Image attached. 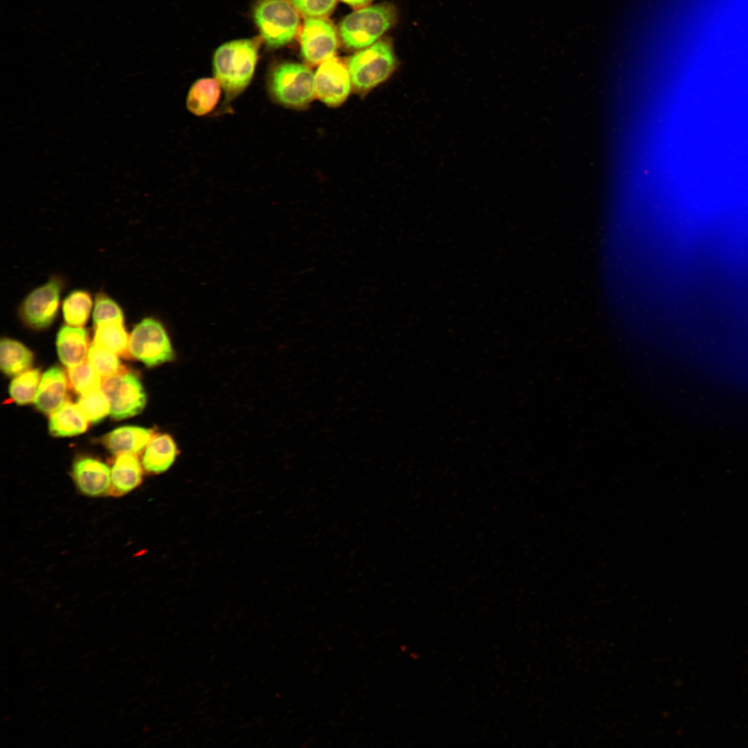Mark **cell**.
Returning a JSON list of instances; mask_svg holds the SVG:
<instances>
[{"mask_svg":"<svg viewBox=\"0 0 748 748\" xmlns=\"http://www.w3.org/2000/svg\"><path fill=\"white\" fill-rule=\"evenodd\" d=\"M72 474L82 493L97 497L109 492L111 470L100 461L89 457L79 458L73 463Z\"/></svg>","mask_w":748,"mask_h":748,"instance_id":"8fae6325","label":"cell"},{"mask_svg":"<svg viewBox=\"0 0 748 748\" xmlns=\"http://www.w3.org/2000/svg\"><path fill=\"white\" fill-rule=\"evenodd\" d=\"M141 480L142 467L136 454L118 455L111 470L108 493L114 497L123 495L137 487Z\"/></svg>","mask_w":748,"mask_h":748,"instance_id":"9a60e30c","label":"cell"},{"mask_svg":"<svg viewBox=\"0 0 748 748\" xmlns=\"http://www.w3.org/2000/svg\"><path fill=\"white\" fill-rule=\"evenodd\" d=\"M259 43L254 39H237L219 46L213 55L215 78L230 101L251 82L258 60Z\"/></svg>","mask_w":748,"mask_h":748,"instance_id":"6da1fadb","label":"cell"},{"mask_svg":"<svg viewBox=\"0 0 748 748\" xmlns=\"http://www.w3.org/2000/svg\"><path fill=\"white\" fill-rule=\"evenodd\" d=\"M221 87L216 78H202L197 80L191 85L187 95L188 110L197 116L211 113L219 103Z\"/></svg>","mask_w":748,"mask_h":748,"instance_id":"2e32d148","label":"cell"},{"mask_svg":"<svg viewBox=\"0 0 748 748\" xmlns=\"http://www.w3.org/2000/svg\"><path fill=\"white\" fill-rule=\"evenodd\" d=\"M92 299L84 290H75L64 299L62 312L65 322L71 326L82 327L87 321L92 308Z\"/></svg>","mask_w":748,"mask_h":748,"instance_id":"44dd1931","label":"cell"},{"mask_svg":"<svg viewBox=\"0 0 748 748\" xmlns=\"http://www.w3.org/2000/svg\"><path fill=\"white\" fill-rule=\"evenodd\" d=\"M87 360L103 379L127 369L121 365L117 355L93 344L89 346Z\"/></svg>","mask_w":748,"mask_h":748,"instance_id":"cb8c5ba5","label":"cell"},{"mask_svg":"<svg viewBox=\"0 0 748 748\" xmlns=\"http://www.w3.org/2000/svg\"><path fill=\"white\" fill-rule=\"evenodd\" d=\"M396 63L391 44L383 39L351 56L347 68L353 86L359 91H366L384 81Z\"/></svg>","mask_w":748,"mask_h":748,"instance_id":"3957f363","label":"cell"},{"mask_svg":"<svg viewBox=\"0 0 748 748\" xmlns=\"http://www.w3.org/2000/svg\"><path fill=\"white\" fill-rule=\"evenodd\" d=\"M129 337L123 320H112L95 326L92 344L117 355L130 358Z\"/></svg>","mask_w":748,"mask_h":748,"instance_id":"d6986e66","label":"cell"},{"mask_svg":"<svg viewBox=\"0 0 748 748\" xmlns=\"http://www.w3.org/2000/svg\"><path fill=\"white\" fill-rule=\"evenodd\" d=\"M66 374L69 386L80 395L101 389L103 378L87 359L69 367Z\"/></svg>","mask_w":748,"mask_h":748,"instance_id":"7402d4cb","label":"cell"},{"mask_svg":"<svg viewBox=\"0 0 748 748\" xmlns=\"http://www.w3.org/2000/svg\"><path fill=\"white\" fill-rule=\"evenodd\" d=\"M101 389L110 404V416L116 420L140 413L146 403V395L139 377L127 369L103 379Z\"/></svg>","mask_w":748,"mask_h":748,"instance_id":"52a82bcc","label":"cell"},{"mask_svg":"<svg viewBox=\"0 0 748 748\" xmlns=\"http://www.w3.org/2000/svg\"><path fill=\"white\" fill-rule=\"evenodd\" d=\"M314 83L316 95L330 106L341 105L353 85L347 65L336 57L321 63L314 75Z\"/></svg>","mask_w":748,"mask_h":748,"instance_id":"30bf717a","label":"cell"},{"mask_svg":"<svg viewBox=\"0 0 748 748\" xmlns=\"http://www.w3.org/2000/svg\"><path fill=\"white\" fill-rule=\"evenodd\" d=\"M77 404L92 423L102 420L110 411L109 401L102 389L80 395Z\"/></svg>","mask_w":748,"mask_h":748,"instance_id":"d4e9b609","label":"cell"},{"mask_svg":"<svg viewBox=\"0 0 748 748\" xmlns=\"http://www.w3.org/2000/svg\"><path fill=\"white\" fill-rule=\"evenodd\" d=\"M296 10L308 18H325L334 10L337 0H290Z\"/></svg>","mask_w":748,"mask_h":748,"instance_id":"4316f807","label":"cell"},{"mask_svg":"<svg viewBox=\"0 0 748 748\" xmlns=\"http://www.w3.org/2000/svg\"><path fill=\"white\" fill-rule=\"evenodd\" d=\"M88 419L76 404L66 401L51 414L49 431L56 437L73 436L84 432L88 427Z\"/></svg>","mask_w":748,"mask_h":748,"instance_id":"e0dca14e","label":"cell"},{"mask_svg":"<svg viewBox=\"0 0 748 748\" xmlns=\"http://www.w3.org/2000/svg\"><path fill=\"white\" fill-rule=\"evenodd\" d=\"M261 37L271 48H278L295 37L300 25L299 12L287 0H260L253 10Z\"/></svg>","mask_w":748,"mask_h":748,"instance_id":"277c9868","label":"cell"},{"mask_svg":"<svg viewBox=\"0 0 748 748\" xmlns=\"http://www.w3.org/2000/svg\"><path fill=\"white\" fill-rule=\"evenodd\" d=\"M336 30L326 18H308L301 33V52L308 62L316 64L332 57L338 44Z\"/></svg>","mask_w":748,"mask_h":748,"instance_id":"9c48e42d","label":"cell"},{"mask_svg":"<svg viewBox=\"0 0 748 748\" xmlns=\"http://www.w3.org/2000/svg\"><path fill=\"white\" fill-rule=\"evenodd\" d=\"M32 352L18 341L2 338L0 343V366L8 376L18 375L32 364Z\"/></svg>","mask_w":748,"mask_h":748,"instance_id":"ffe728a7","label":"cell"},{"mask_svg":"<svg viewBox=\"0 0 748 748\" xmlns=\"http://www.w3.org/2000/svg\"><path fill=\"white\" fill-rule=\"evenodd\" d=\"M56 347L60 359L68 367L79 365L87 359L89 338L82 327L62 326L57 332Z\"/></svg>","mask_w":748,"mask_h":748,"instance_id":"4fadbf2b","label":"cell"},{"mask_svg":"<svg viewBox=\"0 0 748 748\" xmlns=\"http://www.w3.org/2000/svg\"><path fill=\"white\" fill-rule=\"evenodd\" d=\"M355 9L366 7L373 0H341Z\"/></svg>","mask_w":748,"mask_h":748,"instance_id":"83f0119b","label":"cell"},{"mask_svg":"<svg viewBox=\"0 0 748 748\" xmlns=\"http://www.w3.org/2000/svg\"><path fill=\"white\" fill-rule=\"evenodd\" d=\"M177 454V446L170 436H153L145 447L142 465L148 472L161 473L170 467Z\"/></svg>","mask_w":748,"mask_h":748,"instance_id":"ac0fdd59","label":"cell"},{"mask_svg":"<svg viewBox=\"0 0 748 748\" xmlns=\"http://www.w3.org/2000/svg\"><path fill=\"white\" fill-rule=\"evenodd\" d=\"M67 376L57 366L48 368L42 376L34 399L36 408L46 414H51L66 401Z\"/></svg>","mask_w":748,"mask_h":748,"instance_id":"7c38bea8","label":"cell"},{"mask_svg":"<svg viewBox=\"0 0 748 748\" xmlns=\"http://www.w3.org/2000/svg\"><path fill=\"white\" fill-rule=\"evenodd\" d=\"M395 8L388 3L366 6L349 14L339 25V36L348 48L368 47L397 21Z\"/></svg>","mask_w":748,"mask_h":748,"instance_id":"7a4b0ae2","label":"cell"},{"mask_svg":"<svg viewBox=\"0 0 748 748\" xmlns=\"http://www.w3.org/2000/svg\"><path fill=\"white\" fill-rule=\"evenodd\" d=\"M150 429L124 426L118 427L104 436L101 442L113 454H136L146 447L152 437Z\"/></svg>","mask_w":748,"mask_h":748,"instance_id":"5bb4252c","label":"cell"},{"mask_svg":"<svg viewBox=\"0 0 748 748\" xmlns=\"http://www.w3.org/2000/svg\"><path fill=\"white\" fill-rule=\"evenodd\" d=\"M61 290V282L54 278L32 291L20 306L22 320L34 329L48 327L57 314Z\"/></svg>","mask_w":748,"mask_h":748,"instance_id":"ba28073f","label":"cell"},{"mask_svg":"<svg viewBox=\"0 0 748 748\" xmlns=\"http://www.w3.org/2000/svg\"><path fill=\"white\" fill-rule=\"evenodd\" d=\"M116 319L123 320V314L120 306L107 295L102 293L98 294L93 311L94 326Z\"/></svg>","mask_w":748,"mask_h":748,"instance_id":"484cf974","label":"cell"},{"mask_svg":"<svg viewBox=\"0 0 748 748\" xmlns=\"http://www.w3.org/2000/svg\"><path fill=\"white\" fill-rule=\"evenodd\" d=\"M129 351L134 358L151 367L171 361L174 353L169 337L161 323L145 318L132 330Z\"/></svg>","mask_w":748,"mask_h":748,"instance_id":"8992f818","label":"cell"},{"mask_svg":"<svg viewBox=\"0 0 748 748\" xmlns=\"http://www.w3.org/2000/svg\"><path fill=\"white\" fill-rule=\"evenodd\" d=\"M269 90L273 98L284 106L303 107L316 94L314 75L303 64L285 62L272 71Z\"/></svg>","mask_w":748,"mask_h":748,"instance_id":"5b68a950","label":"cell"},{"mask_svg":"<svg viewBox=\"0 0 748 748\" xmlns=\"http://www.w3.org/2000/svg\"><path fill=\"white\" fill-rule=\"evenodd\" d=\"M40 382L39 369L27 370L11 382L9 394L12 400L19 404H26L35 399Z\"/></svg>","mask_w":748,"mask_h":748,"instance_id":"603a6c76","label":"cell"}]
</instances>
